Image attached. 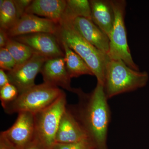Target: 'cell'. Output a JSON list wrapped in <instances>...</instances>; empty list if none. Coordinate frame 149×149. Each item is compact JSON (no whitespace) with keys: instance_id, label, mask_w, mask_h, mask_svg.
Listing matches in <instances>:
<instances>
[{"instance_id":"cell-10","label":"cell","mask_w":149,"mask_h":149,"mask_svg":"<svg viewBox=\"0 0 149 149\" xmlns=\"http://www.w3.org/2000/svg\"><path fill=\"white\" fill-rule=\"evenodd\" d=\"M58 29V24L50 19L41 18L35 15L25 13L7 32L10 38L38 33L56 35Z\"/></svg>"},{"instance_id":"cell-2","label":"cell","mask_w":149,"mask_h":149,"mask_svg":"<svg viewBox=\"0 0 149 149\" xmlns=\"http://www.w3.org/2000/svg\"><path fill=\"white\" fill-rule=\"evenodd\" d=\"M56 36L59 41L66 43L82 58L97 78V83L104 85L108 55L87 42L65 19L63 18L58 24Z\"/></svg>"},{"instance_id":"cell-9","label":"cell","mask_w":149,"mask_h":149,"mask_svg":"<svg viewBox=\"0 0 149 149\" xmlns=\"http://www.w3.org/2000/svg\"><path fill=\"white\" fill-rule=\"evenodd\" d=\"M25 44L35 52L50 59L63 57L60 43L57 37L53 34L38 33L17 36L12 38Z\"/></svg>"},{"instance_id":"cell-3","label":"cell","mask_w":149,"mask_h":149,"mask_svg":"<svg viewBox=\"0 0 149 149\" xmlns=\"http://www.w3.org/2000/svg\"><path fill=\"white\" fill-rule=\"evenodd\" d=\"M149 74L132 69L120 59L109 57L106 65L104 87L108 99L146 86Z\"/></svg>"},{"instance_id":"cell-4","label":"cell","mask_w":149,"mask_h":149,"mask_svg":"<svg viewBox=\"0 0 149 149\" xmlns=\"http://www.w3.org/2000/svg\"><path fill=\"white\" fill-rule=\"evenodd\" d=\"M63 91L58 87L44 83L19 94L13 101L2 106L8 114L29 112L37 113L53 103Z\"/></svg>"},{"instance_id":"cell-16","label":"cell","mask_w":149,"mask_h":149,"mask_svg":"<svg viewBox=\"0 0 149 149\" xmlns=\"http://www.w3.org/2000/svg\"><path fill=\"white\" fill-rule=\"evenodd\" d=\"M59 42L64 51L65 66L71 78L85 74L94 75L88 65L78 54L71 49L64 42Z\"/></svg>"},{"instance_id":"cell-13","label":"cell","mask_w":149,"mask_h":149,"mask_svg":"<svg viewBox=\"0 0 149 149\" xmlns=\"http://www.w3.org/2000/svg\"><path fill=\"white\" fill-rule=\"evenodd\" d=\"M88 139V136L69 109H66L59 125L56 143L67 144Z\"/></svg>"},{"instance_id":"cell-19","label":"cell","mask_w":149,"mask_h":149,"mask_svg":"<svg viewBox=\"0 0 149 149\" xmlns=\"http://www.w3.org/2000/svg\"><path fill=\"white\" fill-rule=\"evenodd\" d=\"M5 48L13 57L16 62V66L27 61L35 52L29 46L12 38L9 39Z\"/></svg>"},{"instance_id":"cell-23","label":"cell","mask_w":149,"mask_h":149,"mask_svg":"<svg viewBox=\"0 0 149 149\" xmlns=\"http://www.w3.org/2000/svg\"><path fill=\"white\" fill-rule=\"evenodd\" d=\"M32 1V0H13L17 12L18 20L25 14V11Z\"/></svg>"},{"instance_id":"cell-6","label":"cell","mask_w":149,"mask_h":149,"mask_svg":"<svg viewBox=\"0 0 149 149\" xmlns=\"http://www.w3.org/2000/svg\"><path fill=\"white\" fill-rule=\"evenodd\" d=\"M111 2L114 11L115 20L109 37V50L108 56L111 59L121 60L132 69L139 70V66L131 56L127 41L125 24L126 1L111 0Z\"/></svg>"},{"instance_id":"cell-21","label":"cell","mask_w":149,"mask_h":149,"mask_svg":"<svg viewBox=\"0 0 149 149\" xmlns=\"http://www.w3.org/2000/svg\"><path fill=\"white\" fill-rule=\"evenodd\" d=\"M52 149H95V148L89 139H86L71 143H56Z\"/></svg>"},{"instance_id":"cell-18","label":"cell","mask_w":149,"mask_h":149,"mask_svg":"<svg viewBox=\"0 0 149 149\" xmlns=\"http://www.w3.org/2000/svg\"><path fill=\"white\" fill-rule=\"evenodd\" d=\"M63 17L69 19L83 17L92 20L90 1L67 0L66 9Z\"/></svg>"},{"instance_id":"cell-17","label":"cell","mask_w":149,"mask_h":149,"mask_svg":"<svg viewBox=\"0 0 149 149\" xmlns=\"http://www.w3.org/2000/svg\"><path fill=\"white\" fill-rule=\"evenodd\" d=\"M18 20L13 0L0 1V29L7 31Z\"/></svg>"},{"instance_id":"cell-7","label":"cell","mask_w":149,"mask_h":149,"mask_svg":"<svg viewBox=\"0 0 149 149\" xmlns=\"http://www.w3.org/2000/svg\"><path fill=\"white\" fill-rule=\"evenodd\" d=\"M0 138L15 149L24 148L35 139V114L22 112L13 125L1 132Z\"/></svg>"},{"instance_id":"cell-15","label":"cell","mask_w":149,"mask_h":149,"mask_svg":"<svg viewBox=\"0 0 149 149\" xmlns=\"http://www.w3.org/2000/svg\"><path fill=\"white\" fill-rule=\"evenodd\" d=\"M92 20L108 37L115 20L114 11L111 1L91 0Z\"/></svg>"},{"instance_id":"cell-11","label":"cell","mask_w":149,"mask_h":149,"mask_svg":"<svg viewBox=\"0 0 149 149\" xmlns=\"http://www.w3.org/2000/svg\"><path fill=\"white\" fill-rule=\"evenodd\" d=\"M63 18L68 20L77 33L87 42L108 54L109 50V38L92 20L83 17Z\"/></svg>"},{"instance_id":"cell-1","label":"cell","mask_w":149,"mask_h":149,"mask_svg":"<svg viewBox=\"0 0 149 149\" xmlns=\"http://www.w3.org/2000/svg\"><path fill=\"white\" fill-rule=\"evenodd\" d=\"M78 103L69 109L95 146V149H107V138L111 118L108 100L104 85L97 83L91 93L77 88Z\"/></svg>"},{"instance_id":"cell-25","label":"cell","mask_w":149,"mask_h":149,"mask_svg":"<svg viewBox=\"0 0 149 149\" xmlns=\"http://www.w3.org/2000/svg\"><path fill=\"white\" fill-rule=\"evenodd\" d=\"M10 83L7 74H6L3 70L0 69V88Z\"/></svg>"},{"instance_id":"cell-20","label":"cell","mask_w":149,"mask_h":149,"mask_svg":"<svg viewBox=\"0 0 149 149\" xmlns=\"http://www.w3.org/2000/svg\"><path fill=\"white\" fill-rule=\"evenodd\" d=\"M18 95L17 89L10 83L0 88V100L2 106L13 101Z\"/></svg>"},{"instance_id":"cell-8","label":"cell","mask_w":149,"mask_h":149,"mask_svg":"<svg viewBox=\"0 0 149 149\" xmlns=\"http://www.w3.org/2000/svg\"><path fill=\"white\" fill-rule=\"evenodd\" d=\"M48 59V58L35 52L27 61L8 71L10 83L16 87L19 95L35 86L36 76Z\"/></svg>"},{"instance_id":"cell-22","label":"cell","mask_w":149,"mask_h":149,"mask_svg":"<svg viewBox=\"0 0 149 149\" xmlns=\"http://www.w3.org/2000/svg\"><path fill=\"white\" fill-rule=\"evenodd\" d=\"M13 57L6 48L0 49V67L3 70L11 71L16 66Z\"/></svg>"},{"instance_id":"cell-26","label":"cell","mask_w":149,"mask_h":149,"mask_svg":"<svg viewBox=\"0 0 149 149\" xmlns=\"http://www.w3.org/2000/svg\"><path fill=\"white\" fill-rule=\"evenodd\" d=\"M23 149H46L39 141L35 139Z\"/></svg>"},{"instance_id":"cell-12","label":"cell","mask_w":149,"mask_h":149,"mask_svg":"<svg viewBox=\"0 0 149 149\" xmlns=\"http://www.w3.org/2000/svg\"><path fill=\"white\" fill-rule=\"evenodd\" d=\"M40 72L44 83L76 93L77 88L71 87V78L67 70L63 57L48 59L43 65Z\"/></svg>"},{"instance_id":"cell-14","label":"cell","mask_w":149,"mask_h":149,"mask_svg":"<svg viewBox=\"0 0 149 149\" xmlns=\"http://www.w3.org/2000/svg\"><path fill=\"white\" fill-rule=\"evenodd\" d=\"M66 8L64 0H34L25 13L45 17L56 24L60 23Z\"/></svg>"},{"instance_id":"cell-5","label":"cell","mask_w":149,"mask_h":149,"mask_svg":"<svg viewBox=\"0 0 149 149\" xmlns=\"http://www.w3.org/2000/svg\"><path fill=\"white\" fill-rule=\"evenodd\" d=\"M67 109L66 95L60 96L49 106L35 114V139L46 149H52L62 117Z\"/></svg>"},{"instance_id":"cell-27","label":"cell","mask_w":149,"mask_h":149,"mask_svg":"<svg viewBox=\"0 0 149 149\" xmlns=\"http://www.w3.org/2000/svg\"><path fill=\"white\" fill-rule=\"evenodd\" d=\"M0 149H15L4 140L0 138Z\"/></svg>"},{"instance_id":"cell-24","label":"cell","mask_w":149,"mask_h":149,"mask_svg":"<svg viewBox=\"0 0 149 149\" xmlns=\"http://www.w3.org/2000/svg\"><path fill=\"white\" fill-rule=\"evenodd\" d=\"M9 39L7 31L0 29V48H5Z\"/></svg>"}]
</instances>
